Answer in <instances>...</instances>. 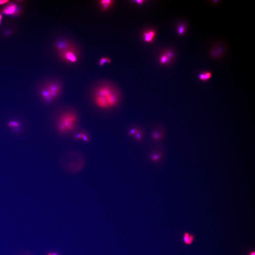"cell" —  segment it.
Masks as SVG:
<instances>
[{
	"instance_id": "6da1fadb",
	"label": "cell",
	"mask_w": 255,
	"mask_h": 255,
	"mask_svg": "<svg viewBox=\"0 0 255 255\" xmlns=\"http://www.w3.org/2000/svg\"><path fill=\"white\" fill-rule=\"evenodd\" d=\"M122 99L119 88L113 84L104 83L98 85L94 90L93 101L96 108L109 110L116 108Z\"/></svg>"
},
{
	"instance_id": "7a4b0ae2",
	"label": "cell",
	"mask_w": 255,
	"mask_h": 255,
	"mask_svg": "<svg viewBox=\"0 0 255 255\" xmlns=\"http://www.w3.org/2000/svg\"><path fill=\"white\" fill-rule=\"evenodd\" d=\"M78 120L77 115L75 112H64L61 114L57 120V131L62 135L71 132L76 128Z\"/></svg>"
},
{
	"instance_id": "3957f363",
	"label": "cell",
	"mask_w": 255,
	"mask_h": 255,
	"mask_svg": "<svg viewBox=\"0 0 255 255\" xmlns=\"http://www.w3.org/2000/svg\"><path fill=\"white\" fill-rule=\"evenodd\" d=\"M61 90V86L59 82H50L40 89V95L45 102L49 103L59 96Z\"/></svg>"
},
{
	"instance_id": "277c9868",
	"label": "cell",
	"mask_w": 255,
	"mask_h": 255,
	"mask_svg": "<svg viewBox=\"0 0 255 255\" xmlns=\"http://www.w3.org/2000/svg\"><path fill=\"white\" fill-rule=\"evenodd\" d=\"M58 53L60 58L65 61L72 64L77 62L78 53L76 47L73 43L65 50Z\"/></svg>"
},
{
	"instance_id": "5b68a950",
	"label": "cell",
	"mask_w": 255,
	"mask_h": 255,
	"mask_svg": "<svg viewBox=\"0 0 255 255\" xmlns=\"http://www.w3.org/2000/svg\"><path fill=\"white\" fill-rule=\"evenodd\" d=\"M128 134L129 136L134 137L138 142H142L144 138L143 132L140 128L134 127L130 128L128 131Z\"/></svg>"
},
{
	"instance_id": "8992f818",
	"label": "cell",
	"mask_w": 255,
	"mask_h": 255,
	"mask_svg": "<svg viewBox=\"0 0 255 255\" xmlns=\"http://www.w3.org/2000/svg\"><path fill=\"white\" fill-rule=\"evenodd\" d=\"M163 153L162 150L161 148L156 149L151 154V160L154 162H159L162 159Z\"/></svg>"
},
{
	"instance_id": "52a82bcc",
	"label": "cell",
	"mask_w": 255,
	"mask_h": 255,
	"mask_svg": "<svg viewBox=\"0 0 255 255\" xmlns=\"http://www.w3.org/2000/svg\"><path fill=\"white\" fill-rule=\"evenodd\" d=\"M114 3V1L112 0H101L99 1V4L100 6L101 11L103 12L107 11L110 8Z\"/></svg>"
},
{
	"instance_id": "ba28073f",
	"label": "cell",
	"mask_w": 255,
	"mask_h": 255,
	"mask_svg": "<svg viewBox=\"0 0 255 255\" xmlns=\"http://www.w3.org/2000/svg\"><path fill=\"white\" fill-rule=\"evenodd\" d=\"M156 35V32L153 30H149L145 32L143 34V38L145 42L150 43L153 41Z\"/></svg>"
},
{
	"instance_id": "9c48e42d",
	"label": "cell",
	"mask_w": 255,
	"mask_h": 255,
	"mask_svg": "<svg viewBox=\"0 0 255 255\" xmlns=\"http://www.w3.org/2000/svg\"><path fill=\"white\" fill-rule=\"evenodd\" d=\"M17 10V6L15 4H12L5 7L3 10V12L5 14L11 15L14 14Z\"/></svg>"
},
{
	"instance_id": "30bf717a",
	"label": "cell",
	"mask_w": 255,
	"mask_h": 255,
	"mask_svg": "<svg viewBox=\"0 0 255 255\" xmlns=\"http://www.w3.org/2000/svg\"><path fill=\"white\" fill-rule=\"evenodd\" d=\"M164 136V133L161 130L158 129L153 131L151 134V137L153 140L157 142L162 140Z\"/></svg>"
},
{
	"instance_id": "8fae6325",
	"label": "cell",
	"mask_w": 255,
	"mask_h": 255,
	"mask_svg": "<svg viewBox=\"0 0 255 255\" xmlns=\"http://www.w3.org/2000/svg\"><path fill=\"white\" fill-rule=\"evenodd\" d=\"M194 240V236L192 234H189L188 232H185L183 235V240L185 244L191 245Z\"/></svg>"
},
{
	"instance_id": "7c38bea8",
	"label": "cell",
	"mask_w": 255,
	"mask_h": 255,
	"mask_svg": "<svg viewBox=\"0 0 255 255\" xmlns=\"http://www.w3.org/2000/svg\"><path fill=\"white\" fill-rule=\"evenodd\" d=\"M75 138L76 140H81L85 142H88L90 141V138L87 134L82 131L76 134Z\"/></svg>"
},
{
	"instance_id": "4fadbf2b",
	"label": "cell",
	"mask_w": 255,
	"mask_h": 255,
	"mask_svg": "<svg viewBox=\"0 0 255 255\" xmlns=\"http://www.w3.org/2000/svg\"><path fill=\"white\" fill-rule=\"evenodd\" d=\"M212 74L209 71L202 72L198 75V78L202 81H207L210 79Z\"/></svg>"
},
{
	"instance_id": "5bb4252c",
	"label": "cell",
	"mask_w": 255,
	"mask_h": 255,
	"mask_svg": "<svg viewBox=\"0 0 255 255\" xmlns=\"http://www.w3.org/2000/svg\"><path fill=\"white\" fill-rule=\"evenodd\" d=\"M186 31V26L184 23H180L178 26L177 32L179 35L182 36L185 34Z\"/></svg>"
},
{
	"instance_id": "9a60e30c",
	"label": "cell",
	"mask_w": 255,
	"mask_h": 255,
	"mask_svg": "<svg viewBox=\"0 0 255 255\" xmlns=\"http://www.w3.org/2000/svg\"><path fill=\"white\" fill-rule=\"evenodd\" d=\"M171 60L170 58L164 54L160 57V62L161 64H164L170 63Z\"/></svg>"
},
{
	"instance_id": "2e32d148",
	"label": "cell",
	"mask_w": 255,
	"mask_h": 255,
	"mask_svg": "<svg viewBox=\"0 0 255 255\" xmlns=\"http://www.w3.org/2000/svg\"><path fill=\"white\" fill-rule=\"evenodd\" d=\"M111 60L108 57H102L101 58L99 61V64L100 66H103L105 63L110 64L111 63Z\"/></svg>"
},
{
	"instance_id": "e0dca14e",
	"label": "cell",
	"mask_w": 255,
	"mask_h": 255,
	"mask_svg": "<svg viewBox=\"0 0 255 255\" xmlns=\"http://www.w3.org/2000/svg\"><path fill=\"white\" fill-rule=\"evenodd\" d=\"M7 125L9 127L12 128L14 129H17L18 128H20V123L18 121L16 120H11L8 122Z\"/></svg>"
},
{
	"instance_id": "ac0fdd59",
	"label": "cell",
	"mask_w": 255,
	"mask_h": 255,
	"mask_svg": "<svg viewBox=\"0 0 255 255\" xmlns=\"http://www.w3.org/2000/svg\"><path fill=\"white\" fill-rule=\"evenodd\" d=\"M164 54L171 59H172L173 58L174 54L171 51H167Z\"/></svg>"
},
{
	"instance_id": "d6986e66",
	"label": "cell",
	"mask_w": 255,
	"mask_h": 255,
	"mask_svg": "<svg viewBox=\"0 0 255 255\" xmlns=\"http://www.w3.org/2000/svg\"><path fill=\"white\" fill-rule=\"evenodd\" d=\"M134 2H135L137 4L142 5L144 3V1L143 0H136V1H134Z\"/></svg>"
},
{
	"instance_id": "ffe728a7",
	"label": "cell",
	"mask_w": 255,
	"mask_h": 255,
	"mask_svg": "<svg viewBox=\"0 0 255 255\" xmlns=\"http://www.w3.org/2000/svg\"><path fill=\"white\" fill-rule=\"evenodd\" d=\"M8 2H9V1L7 0H0V4H4L7 3Z\"/></svg>"
},
{
	"instance_id": "44dd1931",
	"label": "cell",
	"mask_w": 255,
	"mask_h": 255,
	"mask_svg": "<svg viewBox=\"0 0 255 255\" xmlns=\"http://www.w3.org/2000/svg\"><path fill=\"white\" fill-rule=\"evenodd\" d=\"M220 2L219 1H212L213 3L214 4H217L219 3V2Z\"/></svg>"
},
{
	"instance_id": "7402d4cb",
	"label": "cell",
	"mask_w": 255,
	"mask_h": 255,
	"mask_svg": "<svg viewBox=\"0 0 255 255\" xmlns=\"http://www.w3.org/2000/svg\"><path fill=\"white\" fill-rule=\"evenodd\" d=\"M249 255H255V252L254 251H252L250 252L249 254Z\"/></svg>"
},
{
	"instance_id": "603a6c76",
	"label": "cell",
	"mask_w": 255,
	"mask_h": 255,
	"mask_svg": "<svg viewBox=\"0 0 255 255\" xmlns=\"http://www.w3.org/2000/svg\"><path fill=\"white\" fill-rule=\"evenodd\" d=\"M47 255H59L55 253H50L48 254Z\"/></svg>"
},
{
	"instance_id": "cb8c5ba5",
	"label": "cell",
	"mask_w": 255,
	"mask_h": 255,
	"mask_svg": "<svg viewBox=\"0 0 255 255\" xmlns=\"http://www.w3.org/2000/svg\"><path fill=\"white\" fill-rule=\"evenodd\" d=\"M2 19V15L0 14V23H1V21Z\"/></svg>"
}]
</instances>
